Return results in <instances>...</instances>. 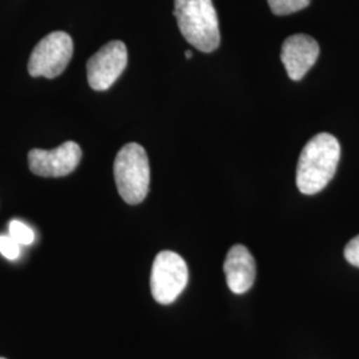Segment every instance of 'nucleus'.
I'll return each mask as SVG.
<instances>
[{"mask_svg": "<svg viewBox=\"0 0 359 359\" xmlns=\"http://www.w3.org/2000/svg\"><path fill=\"white\" fill-rule=\"evenodd\" d=\"M341 158V145L333 135L322 132L305 145L298 158L297 187L304 194H316L333 180Z\"/></svg>", "mask_w": 359, "mask_h": 359, "instance_id": "obj_1", "label": "nucleus"}, {"mask_svg": "<svg viewBox=\"0 0 359 359\" xmlns=\"http://www.w3.org/2000/svg\"><path fill=\"white\" fill-rule=\"evenodd\" d=\"M180 32L198 51L212 52L219 46V28L212 0H175Z\"/></svg>", "mask_w": 359, "mask_h": 359, "instance_id": "obj_2", "label": "nucleus"}, {"mask_svg": "<svg viewBox=\"0 0 359 359\" xmlns=\"http://www.w3.org/2000/svg\"><path fill=\"white\" fill-rule=\"evenodd\" d=\"M116 187L121 198L129 205L142 203L149 192L151 168L145 149L140 144H126L116 156Z\"/></svg>", "mask_w": 359, "mask_h": 359, "instance_id": "obj_3", "label": "nucleus"}, {"mask_svg": "<svg viewBox=\"0 0 359 359\" xmlns=\"http://www.w3.org/2000/svg\"><path fill=\"white\" fill-rule=\"evenodd\" d=\"M74 55L71 36L56 31L41 39L34 48L28 62V72L34 77L53 79L65 72Z\"/></svg>", "mask_w": 359, "mask_h": 359, "instance_id": "obj_4", "label": "nucleus"}, {"mask_svg": "<svg viewBox=\"0 0 359 359\" xmlns=\"http://www.w3.org/2000/svg\"><path fill=\"white\" fill-rule=\"evenodd\" d=\"M188 266L182 257L175 252H160L154 261L151 273V290L154 299L169 305L177 299L188 283Z\"/></svg>", "mask_w": 359, "mask_h": 359, "instance_id": "obj_5", "label": "nucleus"}, {"mask_svg": "<svg viewBox=\"0 0 359 359\" xmlns=\"http://www.w3.org/2000/svg\"><path fill=\"white\" fill-rule=\"evenodd\" d=\"M128 65V51L123 41L103 46L87 63V77L92 90H109Z\"/></svg>", "mask_w": 359, "mask_h": 359, "instance_id": "obj_6", "label": "nucleus"}, {"mask_svg": "<svg viewBox=\"0 0 359 359\" xmlns=\"http://www.w3.org/2000/svg\"><path fill=\"white\" fill-rule=\"evenodd\" d=\"M81 148L75 142H67L51 151L32 149L28 154V167L41 177H65L76 169L81 160Z\"/></svg>", "mask_w": 359, "mask_h": 359, "instance_id": "obj_7", "label": "nucleus"}, {"mask_svg": "<svg viewBox=\"0 0 359 359\" xmlns=\"http://www.w3.org/2000/svg\"><path fill=\"white\" fill-rule=\"evenodd\" d=\"M320 56V46L316 39L297 34L283 41L281 62L286 74L292 80L298 81L308 74Z\"/></svg>", "mask_w": 359, "mask_h": 359, "instance_id": "obj_8", "label": "nucleus"}, {"mask_svg": "<svg viewBox=\"0 0 359 359\" xmlns=\"http://www.w3.org/2000/svg\"><path fill=\"white\" fill-rule=\"evenodd\" d=\"M226 283L234 294H244L256 280V261L244 245H234L224 262Z\"/></svg>", "mask_w": 359, "mask_h": 359, "instance_id": "obj_9", "label": "nucleus"}, {"mask_svg": "<svg viewBox=\"0 0 359 359\" xmlns=\"http://www.w3.org/2000/svg\"><path fill=\"white\" fill-rule=\"evenodd\" d=\"M268 3L271 13L283 16L306 8L310 4V0H268Z\"/></svg>", "mask_w": 359, "mask_h": 359, "instance_id": "obj_10", "label": "nucleus"}, {"mask_svg": "<svg viewBox=\"0 0 359 359\" xmlns=\"http://www.w3.org/2000/svg\"><path fill=\"white\" fill-rule=\"evenodd\" d=\"M10 236L20 245H31L35 240V234L29 226L19 219H13L8 226Z\"/></svg>", "mask_w": 359, "mask_h": 359, "instance_id": "obj_11", "label": "nucleus"}, {"mask_svg": "<svg viewBox=\"0 0 359 359\" xmlns=\"http://www.w3.org/2000/svg\"><path fill=\"white\" fill-rule=\"evenodd\" d=\"M0 253L7 259L13 261L20 256V244H18L10 234L0 236Z\"/></svg>", "mask_w": 359, "mask_h": 359, "instance_id": "obj_12", "label": "nucleus"}, {"mask_svg": "<svg viewBox=\"0 0 359 359\" xmlns=\"http://www.w3.org/2000/svg\"><path fill=\"white\" fill-rule=\"evenodd\" d=\"M345 258L348 264L359 268V236L354 237L345 248Z\"/></svg>", "mask_w": 359, "mask_h": 359, "instance_id": "obj_13", "label": "nucleus"}, {"mask_svg": "<svg viewBox=\"0 0 359 359\" xmlns=\"http://www.w3.org/2000/svg\"><path fill=\"white\" fill-rule=\"evenodd\" d=\"M185 56H187V59H192L193 52L192 51L185 52Z\"/></svg>", "mask_w": 359, "mask_h": 359, "instance_id": "obj_14", "label": "nucleus"}, {"mask_svg": "<svg viewBox=\"0 0 359 359\" xmlns=\"http://www.w3.org/2000/svg\"><path fill=\"white\" fill-rule=\"evenodd\" d=\"M0 359H6V358H0Z\"/></svg>", "mask_w": 359, "mask_h": 359, "instance_id": "obj_15", "label": "nucleus"}]
</instances>
